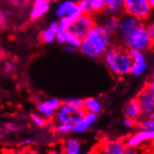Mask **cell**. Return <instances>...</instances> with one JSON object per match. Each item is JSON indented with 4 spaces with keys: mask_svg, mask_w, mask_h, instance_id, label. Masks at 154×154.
I'll return each instance as SVG.
<instances>
[{
    "mask_svg": "<svg viewBox=\"0 0 154 154\" xmlns=\"http://www.w3.org/2000/svg\"><path fill=\"white\" fill-rule=\"evenodd\" d=\"M117 44L116 38L111 37L100 24H96L87 37L81 40L79 51L90 59H100L106 51Z\"/></svg>",
    "mask_w": 154,
    "mask_h": 154,
    "instance_id": "obj_1",
    "label": "cell"
},
{
    "mask_svg": "<svg viewBox=\"0 0 154 154\" xmlns=\"http://www.w3.org/2000/svg\"><path fill=\"white\" fill-rule=\"evenodd\" d=\"M102 60L111 75L116 79H121L131 74L133 65L131 53L118 43L106 51Z\"/></svg>",
    "mask_w": 154,
    "mask_h": 154,
    "instance_id": "obj_2",
    "label": "cell"
},
{
    "mask_svg": "<svg viewBox=\"0 0 154 154\" xmlns=\"http://www.w3.org/2000/svg\"><path fill=\"white\" fill-rule=\"evenodd\" d=\"M123 47L129 51H141L145 53L153 49V45L149 38L146 23H144L139 28L133 33Z\"/></svg>",
    "mask_w": 154,
    "mask_h": 154,
    "instance_id": "obj_3",
    "label": "cell"
},
{
    "mask_svg": "<svg viewBox=\"0 0 154 154\" xmlns=\"http://www.w3.org/2000/svg\"><path fill=\"white\" fill-rule=\"evenodd\" d=\"M124 12L146 23L150 19L152 8L149 0H124Z\"/></svg>",
    "mask_w": 154,
    "mask_h": 154,
    "instance_id": "obj_4",
    "label": "cell"
},
{
    "mask_svg": "<svg viewBox=\"0 0 154 154\" xmlns=\"http://www.w3.org/2000/svg\"><path fill=\"white\" fill-rule=\"evenodd\" d=\"M85 113L84 107H75L63 103L54 117L53 122L55 124H70L74 126L82 119Z\"/></svg>",
    "mask_w": 154,
    "mask_h": 154,
    "instance_id": "obj_5",
    "label": "cell"
},
{
    "mask_svg": "<svg viewBox=\"0 0 154 154\" xmlns=\"http://www.w3.org/2000/svg\"><path fill=\"white\" fill-rule=\"evenodd\" d=\"M143 23H144L143 22L124 13L120 18L119 30H118V33L115 38L117 43L123 47L126 41H127L129 38L133 35V33L137 28H139Z\"/></svg>",
    "mask_w": 154,
    "mask_h": 154,
    "instance_id": "obj_6",
    "label": "cell"
},
{
    "mask_svg": "<svg viewBox=\"0 0 154 154\" xmlns=\"http://www.w3.org/2000/svg\"><path fill=\"white\" fill-rule=\"evenodd\" d=\"M97 24L96 16L90 14H82L77 21H75L69 28V32L75 37L83 40Z\"/></svg>",
    "mask_w": 154,
    "mask_h": 154,
    "instance_id": "obj_7",
    "label": "cell"
},
{
    "mask_svg": "<svg viewBox=\"0 0 154 154\" xmlns=\"http://www.w3.org/2000/svg\"><path fill=\"white\" fill-rule=\"evenodd\" d=\"M126 148L125 139H103L94 147L97 154H123Z\"/></svg>",
    "mask_w": 154,
    "mask_h": 154,
    "instance_id": "obj_8",
    "label": "cell"
},
{
    "mask_svg": "<svg viewBox=\"0 0 154 154\" xmlns=\"http://www.w3.org/2000/svg\"><path fill=\"white\" fill-rule=\"evenodd\" d=\"M62 105L63 101H61L59 98L51 97L44 99L37 106L38 113L40 114L47 122L53 121L54 117H55L57 111L59 110Z\"/></svg>",
    "mask_w": 154,
    "mask_h": 154,
    "instance_id": "obj_9",
    "label": "cell"
},
{
    "mask_svg": "<svg viewBox=\"0 0 154 154\" xmlns=\"http://www.w3.org/2000/svg\"><path fill=\"white\" fill-rule=\"evenodd\" d=\"M139 105L142 118L149 117L154 112V95L147 85H145L135 96Z\"/></svg>",
    "mask_w": 154,
    "mask_h": 154,
    "instance_id": "obj_10",
    "label": "cell"
},
{
    "mask_svg": "<svg viewBox=\"0 0 154 154\" xmlns=\"http://www.w3.org/2000/svg\"><path fill=\"white\" fill-rule=\"evenodd\" d=\"M150 142L154 144V132L149 130L139 129L125 138L126 146L128 148L139 149L143 145Z\"/></svg>",
    "mask_w": 154,
    "mask_h": 154,
    "instance_id": "obj_11",
    "label": "cell"
},
{
    "mask_svg": "<svg viewBox=\"0 0 154 154\" xmlns=\"http://www.w3.org/2000/svg\"><path fill=\"white\" fill-rule=\"evenodd\" d=\"M131 57L133 60V65L131 69V75L135 78L141 77L146 73V71L149 67L148 58L146 53L141 51H130Z\"/></svg>",
    "mask_w": 154,
    "mask_h": 154,
    "instance_id": "obj_12",
    "label": "cell"
},
{
    "mask_svg": "<svg viewBox=\"0 0 154 154\" xmlns=\"http://www.w3.org/2000/svg\"><path fill=\"white\" fill-rule=\"evenodd\" d=\"M96 19H97L98 24H100L111 37L116 38V35L118 33V30H119L120 18L107 17V16H104L100 14L96 16Z\"/></svg>",
    "mask_w": 154,
    "mask_h": 154,
    "instance_id": "obj_13",
    "label": "cell"
},
{
    "mask_svg": "<svg viewBox=\"0 0 154 154\" xmlns=\"http://www.w3.org/2000/svg\"><path fill=\"white\" fill-rule=\"evenodd\" d=\"M124 13V0H106V8L102 15L121 18Z\"/></svg>",
    "mask_w": 154,
    "mask_h": 154,
    "instance_id": "obj_14",
    "label": "cell"
},
{
    "mask_svg": "<svg viewBox=\"0 0 154 154\" xmlns=\"http://www.w3.org/2000/svg\"><path fill=\"white\" fill-rule=\"evenodd\" d=\"M97 118H98L97 114L86 112L82 119L73 126V133L77 134L86 133L94 126V124L97 121Z\"/></svg>",
    "mask_w": 154,
    "mask_h": 154,
    "instance_id": "obj_15",
    "label": "cell"
},
{
    "mask_svg": "<svg viewBox=\"0 0 154 154\" xmlns=\"http://www.w3.org/2000/svg\"><path fill=\"white\" fill-rule=\"evenodd\" d=\"M122 114L124 116V119H130L134 121L135 122H137L141 119V110L137 99H131L130 101H128L123 106Z\"/></svg>",
    "mask_w": 154,
    "mask_h": 154,
    "instance_id": "obj_16",
    "label": "cell"
},
{
    "mask_svg": "<svg viewBox=\"0 0 154 154\" xmlns=\"http://www.w3.org/2000/svg\"><path fill=\"white\" fill-rule=\"evenodd\" d=\"M58 30H59V22L56 21L51 22L47 28L40 31L38 35L40 41L46 44H51L53 43L54 41H56Z\"/></svg>",
    "mask_w": 154,
    "mask_h": 154,
    "instance_id": "obj_17",
    "label": "cell"
},
{
    "mask_svg": "<svg viewBox=\"0 0 154 154\" xmlns=\"http://www.w3.org/2000/svg\"><path fill=\"white\" fill-rule=\"evenodd\" d=\"M51 2L48 0H35L30 11L31 20H38L46 14L50 10Z\"/></svg>",
    "mask_w": 154,
    "mask_h": 154,
    "instance_id": "obj_18",
    "label": "cell"
},
{
    "mask_svg": "<svg viewBox=\"0 0 154 154\" xmlns=\"http://www.w3.org/2000/svg\"><path fill=\"white\" fill-rule=\"evenodd\" d=\"M56 41L60 44H64V46L68 45V46H72L78 50L81 45V40L69 31H58Z\"/></svg>",
    "mask_w": 154,
    "mask_h": 154,
    "instance_id": "obj_19",
    "label": "cell"
},
{
    "mask_svg": "<svg viewBox=\"0 0 154 154\" xmlns=\"http://www.w3.org/2000/svg\"><path fill=\"white\" fill-rule=\"evenodd\" d=\"M61 148L65 154H82L81 142L75 137H68L63 141Z\"/></svg>",
    "mask_w": 154,
    "mask_h": 154,
    "instance_id": "obj_20",
    "label": "cell"
},
{
    "mask_svg": "<svg viewBox=\"0 0 154 154\" xmlns=\"http://www.w3.org/2000/svg\"><path fill=\"white\" fill-rule=\"evenodd\" d=\"M77 6H78V2L72 1V0H65V1L58 3V5L56 6L55 14L61 20L63 18L67 17Z\"/></svg>",
    "mask_w": 154,
    "mask_h": 154,
    "instance_id": "obj_21",
    "label": "cell"
},
{
    "mask_svg": "<svg viewBox=\"0 0 154 154\" xmlns=\"http://www.w3.org/2000/svg\"><path fill=\"white\" fill-rule=\"evenodd\" d=\"M84 109L86 112L90 113H94V114H99L102 111L103 105L101 101L97 98L94 97H89L84 99Z\"/></svg>",
    "mask_w": 154,
    "mask_h": 154,
    "instance_id": "obj_22",
    "label": "cell"
},
{
    "mask_svg": "<svg viewBox=\"0 0 154 154\" xmlns=\"http://www.w3.org/2000/svg\"><path fill=\"white\" fill-rule=\"evenodd\" d=\"M90 14L98 16L103 13L106 8V0H89Z\"/></svg>",
    "mask_w": 154,
    "mask_h": 154,
    "instance_id": "obj_23",
    "label": "cell"
},
{
    "mask_svg": "<svg viewBox=\"0 0 154 154\" xmlns=\"http://www.w3.org/2000/svg\"><path fill=\"white\" fill-rule=\"evenodd\" d=\"M137 126L139 129L142 130H149L154 132V121H152L149 117L147 118H141L137 122Z\"/></svg>",
    "mask_w": 154,
    "mask_h": 154,
    "instance_id": "obj_24",
    "label": "cell"
},
{
    "mask_svg": "<svg viewBox=\"0 0 154 154\" xmlns=\"http://www.w3.org/2000/svg\"><path fill=\"white\" fill-rule=\"evenodd\" d=\"M64 104L75 106V107H83L84 106V99L81 98H78V97H70V98H66L63 101Z\"/></svg>",
    "mask_w": 154,
    "mask_h": 154,
    "instance_id": "obj_25",
    "label": "cell"
},
{
    "mask_svg": "<svg viewBox=\"0 0 154 154\" xmlns=\"http://www.w3.org/2000/svg\"><path fill=\"white\" fill-rule=\"evenodd\" d=\"M30 117H31V120H32L33 123L35 125H37L38 127L42 128L47 124V121L45 120L44 118L38 113H32Z\"/></svg>",
    "mask_w": 154,
    "mask_h": 154,
    "instance_id": "obj_26",
    "label": "cell"
},
{
    "mask_svg": "<svg viewBox=\"0 0 154 154\" xmlns=\"http://www.w3.org/2000/svg\"><path fill=\"white\" fill-rule=\"evenodd\" d=\"M55 130L62 134H67L73 133V125L70 124H55Z\"/></svg>",
    "mask_w": 154,
    "mask_h": 154,
    "instance_id": "obj_27",
    "label": "cell"
},
{
    "mask_svg": "<svg viewBox=\"0 0 154 154\" xmlns=\"http://www.w3.org/2000/svg\"><path fill=\"white\" fill-rule=\"evenodd\" d=\"M3 128L8 133H14L20 130V126L13 122H6L3 123Z\"/></svg>",
    "mask_w": 154,
    "mask_h": 154,
    "instance_id": "obj_28",
    "label": "cell"
},
{
    "mask_svg": "<svg viewBox=\"0 0 154 154\" xmlns=\"http://www.w3.org/2000/svg\"><path fill=\"white\" fill-rule=\"evenodd\" d=\"M14 71V64L11 61H6L3 65V73L6 76H10Z\"/></svg>",
    "mask_w": 154,
    "mask_h": 154,
    "instance_id": "obj_29",
    "label": "cell"
},
{
    "mask_svg": "<svg viewBox=\"0 0 154 154\" xmlns=\"http://www.w3.org/2000/svg\"><path fill=\"white\" fill-rule=\"evenodd\" d=\"M146 25H147V30H148V33L149 35V38H150L151 43L154 47V21L146 23Z\"/></svg>",
    "mask_w": 154,
    "mask_h": 154,
    "instance_id": "obj_30",
    "label": "cell"
},
{
    "mask_svg": "<svg viewBox=\"0 0 154 154\" xmlns=\"http://www.w3.org/2000/svg\"><path fill=\"white\" fill-rule=\"evenodd\" d=\"M146 85L148 86V88L150 90V92H151L152 94L154 95V67H153V69H152L150 78H149V79L148 80V82H147Z\"/></svg>",
    "mask_w": 154,
    "mask_h": 154,
    "instance_id": "obj_31",
    "label": "cell"
},
{
    "mask_svg": "<svg viewBox=\"0 0 154 154\" xmlns=\"http://www.w3.org/2000/svg\"><path fill=\"white\" fill-rule=\"evenodd\" d=\"M122 124L124 125V127L128 128V129H133L134 126L137 125V122H135L133 120H130V119H124L122 121Z\"/></svg>",
    "mask_w": 154,
    "mask_h": 154,
    "instance_id": "obj_32",
    "label": "cell"
},
{
    "mask_svg": "<svg viewBox=\"0 0 154 154\" xmlns=\"http://www.w3.org/2000/svg\"><path fill=\"white\" fill-rule=\"evenodd\" d=\"M35 144V140L33 138H30V137H27V138H23L22 141H21V146L23 147V148H28V147H31Z\"/></svg>",
    "mask_w": 154,
    "mask_h": 154,
    "instance_id": "obj_33",
    "label": "cell"
},
{
    "mask_svg": "<svg viewBox=\"0 0 154 154\" xmlns=\"http://www.w3.org/2000/svg\"><path fill=\"white\" fill-rule=\"evenodd\" d=\"M46 154H65V153H64V151H63L61 146H59V147L52 148V149H49V150L46 152Z\"/></svg>",
    "mask_w": 154,
    "mask_h": 154,
    "instance_id": "obj_34",
    "label": "cell"
},
{
    "mask_svg": "<svg viewBox=\"0 0 154 154\" xmlns=\"http://www.w3.org/2000/svg\"><path fill=\"white\" fill-rule=\"evenodd\" d=\"M123 154H142L141 150L139 149H135V148H126L125 151Z\"/></svg>",
    "mask_w": 154,
    "mask_h": 154,
    "instance_id": "obj_35",
    "label": "cell"
},
{
    "mask_svg": "<svg viewBox=\"0 0 154 154\" xmlns=\"http://www.w3.org/2000/svg\"><path fill=\"white\" fill-rule=\"evenodd\" d=\"M64 51H65L66 52L69 53V54H74V53L77 52L78 49H76V48H74V47H72V46H68V45H65V46H64Z\"/></svg>",
    "mask_w": 154,
    "mask_h": 154,
    "instance_id": "obj_36",
    "label": "cell"
},
{
    "mask_svg": "<svg viewBox=\"0 0 154 154\" xmlns=\"http://www.w3.org/2000/svg\"><path fill=\"white\" fill-rule=\"evenodd\" d=\"M0 23H1V26H6L7 24V17L3 12L0 13Z\"/></svg>",
    "mask_w": 154,
    "mask_h": 154,
    "instance_id": "obj_37",
    "label": "cell"
},
{
    "mask_svg": "<svg viewBox=\"0 0 154 154\" xmlns=\"http://www.w3.org/2000/svg\"><path fill=\"white\" fill-rule=\"evenodd\" d=\"M82 154H97V153H96L95 149L94 148V149H89V150H87V151L83 152Z\"/></svg>",
    "mask_w": 154,
    "mask_h": 154,
    "instance_id": "obj_38",
    "label": "cell"
},
{
    "mask_svg": "<svg viewBox=\"0 0 154 154\" xmlns=\"http://www.w3.org/2000/svg\"><path fill=\"white\" fill-rule=\"evenodd\" d=\"M24 154H38L37 151H34V150H27L24 152Z\"/></svg>",
    "mask_w": 154,
    "mask_h": 154,
    "instance_id": "obj_39",
    "label": "cell"
},
{
    "mask_svg": "<svg viewBox=\"0 0 154 154\" xmlns=\"http://www.w3.org/2000/svg\"><path fill=\"white\" fill-rule=\"evenodd\" d=\"M149 4H150V6H151L152 11H154V0H149Z\"/></svg>",
    "mask_w": 154,
    "mask_h": 154,
    "instance_id": "obj_40",
    "label": "cell"
},
{
    "mask_svg": "<svg viewBox=\"0 0 154 154\" xmlns=\"http://www.w3.org/2000/svg\"><path fill=\"white\" fill-rule=\"evenodd\" d=\"M149 118H150V119H151L152 121H154V112H153V113H152V114L149 116Z\"/></svg>",
    "mask_w": 154,
    "mask_h": 154,
    "instance_id": "obj_41",
    "label": "cell"
},
{
    "mask_svg": "<svg viewBox=\"0 0 154 154\" xmlns=\"http://www.w3.org/2000/svg\"><path fill=\"white\" fill-rule=\"evenodd\" d=\"M153 49H154V47H153ZM152 61L154 63V50H153V52H152Z\"/></svg>",
    "mask_w": 154,
    "mask_h": 154,
    "instance_id": "obj_42",
    "label": "cell"
},
{
    "mask_svg": "<svg viewBox=\"0 0 154 154\" xmlns=\"http://www.w3.org/2000/svg\"><path fill=\"white\" fill-rule=\"evenodd\" d=\"M152 154H154V152H153V153H152Z\"/></svg>",
    "mask_w": 154,
    "mask_h": 154,
    "instance_id": "obj_43",
    "label": "cell"
}]
</instances>
